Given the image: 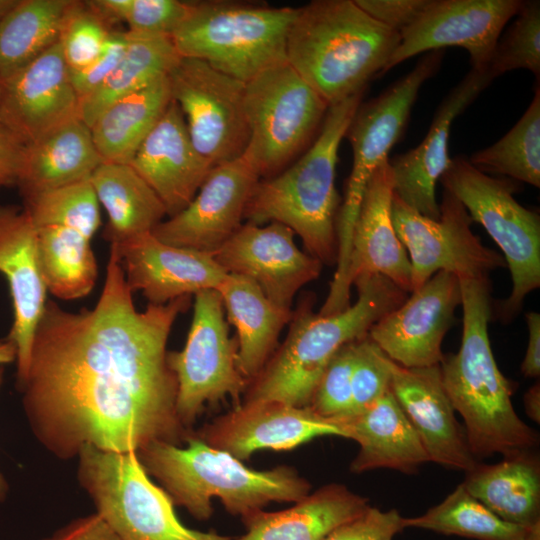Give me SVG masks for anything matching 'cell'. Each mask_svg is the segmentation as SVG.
Returning a JSON list of instances; mask_svg holds the SVG:
<instances>
[{
  "label": "cell",
  "mask_w": 540,
  "mask_h": 540,
  "mask_svg": "<svg viewBox=\"0 0 540 540\" xmlns=\"http://www.w3.org/2000/svg\"><path fill=\"white\" fill-rule=\"evenodd\" d=\"M191 297L139 311L110 247L93 308L71 312L47 300L17 387L30 428L50 453L71 459L86 445L136 452L152 441L185 442L191 432L176 413L167 342Z\"/></svg>",
  "instance_id": "1"
},
{
  "label": "cell",
  "mask_w": 540,
  "mask_h": 540,
  "mask_svg": "<svg viewBox=\"0 0 540 540\" xmlns=\"http://www.w3.org/2000/svg\"><path fill=\"white\" fill-rule=\"evenodd\" d=\"M460 279V278H459ZM463 326L456 354L439 364L442 382L455 412L464 421L469 448L479 461L534 450L538 433L516 413L513 384L495 361L488 332L492 318L489 277L460 279Z\"/></svg>",
  "instance_id": "2"
},
{
  "label": "cell",
  "mask_w": 540,
  "mask_h": 540,
  "mask_svg": "<svg viewBox=\"0 0 540 540\" xmlns=\"http://www.w3.org/2000/svg\"><path fill=\"white\" fill-rule=\"evenodd\" d=\"M184 443L152 441L136 453L147 474L158 480L173 504L185 508L196 520L210 519L214 497L244 522L271 502L295 503L311 491L309 481L291 466L248 468L195 433Z\"/></svg>",
  "instance_id": "3"
},
{
  "label": "cell",
  "mask_w": 540,
  "mask_h": 540,
  "mask_svg": "<svg viewBox=\"0 0 540 540\" xmlns=\"http://www.w3.org/2000/svg\"><path fill=\"white\" fill-rule=\"evenodd\" d=\"M353 286L356 301L336 314L315 313L311 295L300 301L284 342L249 382L242 402L309 406L333 355L345 344L366 337L371 327L409 294L381 275L359 278Z\"/></svg>",
  "instance_id": "4"
},
{
  "label": "cell",
  "mask_w": 540,
  "mask_h": 540,
  "mask_svg": "<svg viewBox=\"0 0 540 540\" xmlns=\"http://www.w3.org/2000/svg\"><path fill=\"white\" fill-rule=\"evenodd\" d=\"M399 42L355 0H316L297 8L286 61L330 107L383 75Z\"/></svg>",
  "instance_id": "5"
},
{
  "label": "cell",
  "mask_w": 540,
  "mask_h": 540,
  "mask_svg": "<svg viewBox=\"0 0 540 540\" xmlns=\"http://www.w3.org/2000/svg\"><path fill=\"white\" fill-rule=\"evenodd\" d=\"M363 94L329 107L311 145L283 171L259 180L244 214L249 223L277 222L289 227L307 253L322 264L333 265L337 260L338 150Z\"/></svg>",
  "instance_id": "6"
},
{
  "label": "cell",
  "mask_w": 540,
  "mask_h": 540,
  "mask_svg": "<svg viewBox=\"0 0 540 540\" xmlns=\"http://www.w3.org/2000/svg\"><path fill=\"white\" fill-rule=\"evenodd\" d=\"M442 55L441 50L426 53L408 74L377 97L361 102L349 124L345 137L352 147L353 162L337 215L336 270L324 301L332 310L350 304L346 274L353 230L368 183L400 140L419 90L440 68Z\"/></svg>",
  "instance_id": "7"
},
{
  "label": "cell",
  "mask_w": 540,
  "mask_h": 540,
  "mask_svg": "<svg viewBox=\"0 0 540 540\" xmlns=\"http://www.w3.org/2000/svg\"><path fill=\"white\" fill-rule=\"evenodd\" d=\"M297 8L239 1L193 2L172 34L181 57L207 62L244 83L286 61V43Z\"/></svg>",
  "instance_id": "8"
},
{
  "label": "cell",
  "mask_w": 540,
  "mask_h": 540,
  "mask_svg": "<svg viewBox=\"0 0 540 540\" xmlns=\"http://www.w3.org/2000/svg\"><path fill=\"white\" fill-rule=\"evenodd\" d=\"M440 181L503 253L512 288L507 298L492 306V317L509 323L525 298L540 287V216L515 199L519 187L514 180L483 173L463 157L452 159Z\"/></svg>",
  "instance_id": "9"
},
{
  "label": "cell",
  "mask_w": 540,
  "mask_h": 540,
  "mask_svg": "<svg viewBox=\"0 0 540 540\" xmlns=\"http://www.w3.org/2000/svg\"><path fill=\"white\" fill-rule=\"evenodd\" d=\"M77 477L96 514L120 540H230L181 523L163 488L152 482L136 452L103 451L90 445L78 455Z\"/></svg>",
  "instance_id": "10"
},
{
  "label": "cell",
  "mask_w": 540,
  "mask_h": 540,
  "mask_svg": "<svg viewBox=\"0 0 540 540\" xmlns=\"http://www.w3.org/2000/svg\"><path fill=\"white\" fill-rule=\"evenodd\" d=\"M249 141L243 156L261 179L271 178L314 141L328 104L287 61L245 83Z\"/></svg>",
  "instance_id": "11"
},
{
  "label": "cell",
  "mask_w": 540,
  "mask_h": 540,
  "mask_svg": "<svg viewBox=\"0 0 540 540\" xmlns=\"http://www.w3.org/2000/svg\"><path fill=\"white\" fill-rule=\"evenodd\" d=\"M186 342L180 351H168L167 362L177 379L176 413L190 431L206 405L230 397L241 403L249 382L237 365V342L217 290L197 292Z\"/></svg>",
  "instance_id": "12"
},
{
  "label": "cell",
  "mask_w": 540,
  "mask_h": 540,
  "mask_svg": "<svg viewBox=\"0 0 540 540\" xmlns=\"http://www.w3.org/2000/svg\"><path fill=\"white\" fill-rule=\"evenodd\" d=\"M439 209V218L431 219L393 195L392 221L408 253L412 291L439 271L460 279H477L506 267L502 254L485 246L473 233L466 208L448 190L444 189Z\"/></svg>",
  "instance_id": "13"
},
{
  "label": "cell",
  "mask_w": 540,
  "mask_h": 540,
  "mask_svg": "<svg viewBox=\"0 0 540 540\" xmlns=\"http://www.w3.org/2000/svg\"><path fill=\"white\" fill-rule=\"evenodd\" d=\"M167 77L196 150L213 167L241 157L249 141L245 83L187 57Z\"/></svg>",
  "instance_id": "14"
},
{
  "label": "cell",
  "mask_w": 540,
  "mask_h": 540,
  "mask_svg": "<svg viewBox=\"0 0 540 540\" xmlns=\"http://www.w3.org/2000/svg\"><path fill=\"white\" fill-rule=\"evenodd\" d=\"M521 0H431L422 15L400 33V42L384 73L420 53L464 48L471 69L488 68L496 43Z\"/></svg>",
  "instance_id": "15"
},
{
  "label": "cell",
  "mask_w": 540,
  "mask_h": 540,
  "mask_svg": "<svg viewBox=\"0 0 540 540\" xmlns=\"http://www.w3.org/2000/svg\"><path fill=\"white\" fill-rule=\"evenodd\" d=\"M461 301L459 277L439 271L377 321L368 336L400 366L439 365L444 357L443 339L456 321Z\"/></svg>",
  "instance_id": "16"
},
{
  "label": "cell",
  "mask_w": 540,
  "mask_h": 540,
  "mask_svg": "<svg viewBox=\"0 0 540 540\" xmlns=\"http://www.w3.org/2000/svg\"><path fill=\"white\" fill-rule=\"evenodd\" d=\"M260 179L243 155L215 166L192 201L151 232L166 244L213 255L242 226Z\"/></svg>",
  "instance_id": "17"
},
{
  "label": "cell",
  "mask_w": 540,
  "mask_h": 540,
  "mask_svg": "<svg viewBox=\"0 0 540 540\" xmlns=\"http://www.w3.org/2000/svg\"><path fill=\"white\" fill-rule=\"evenodd\" d=\"M287 226L243 223L213 254L227 274L254 281L275 304L290 308L297 292L319 278L323 264L296 245Z\"/></svg>",
  "instance_id": "18"
},
{
  "label": "cell",
  "mask_w": 540,
  "mask_h": 540,
  "mask_svg": "<svg viewBox=\"0 0 540 540\" xmlns=\"http://www.w3.org/2000/svg\"><path fill=\"white\" fill-rule=\"evenodd\" d=\"M80 99L59 42L2 81L0 126L25 146L79 118Z\"/></svg>",
  "instance_id": "19"
},
{
  "label": "cell",
  "mask_w": 540,
  "mask_h": 540,
  "mask_svg": "<svg viewBox=\"0 0 540 540\" xmlns=\"http://www.w3.org/2000/svg\"><path fill=\"white\" fill-rule=\"evenodd\" d=\"M196 434L240 461L259 450H291L320 436L344 438L335 419L320 416L310 406L280 401L241 402Z\"/></svg>",
  "instance_id": "20"
},
{
  "label": "cell",
  "mask_w": 540,
  "mask_h": 540,
  "mask_svg": "<svg viewBox=\"0 0 540 540\" xmlns=\"http://www.w3.org/2000/svg\"><path fill=\"white\" fill-rule=\"evenodd\" d=\"M494 79L489 68L471 69L441 102L422 142L389 158L394 195L421 215L439 218L436 184L451 165L448 144L452 123Z\"/></svg>",
  "instance_id": "21"
},
{
  "label": "cell",
  "mask_w": 540,
  "mask_h": 540,
  "mask_svg": "<svg viewBox=\"0 0 540 540\" xmlns=\"http://www.w3.org/2000/svg\"><path fill=\"white\" fill-rule=\"evenodd\" d=\"M132 292L149 304L164 305L182 296L216 289L227 273L209 253L166 244L148 232L110 245Z\"/></svg>",
  "instance_id": "22"
},
{
  "label": "cell",
  "mask_w": 540,
  "mask_h": 540,
  "mask_svg": "<svg viewBox=\"0 0 540 540\" xmlns=\"http://www.w3.org/2000/svg\"><path fill=\"white\" fill-rule=\"evenodd\" d=\"M0 273L6 278L13 320L7 337L17 349V384L28 370L34 334L47 302L36 228L24 208L0 205Z\"/></svg>",
  "instance_id": "23"
},
{
  "label": "cell",
  "mask_w": 540,
  "mask_h": 540,
  "mask_svg": "<svg viewBox=\"0 0 540 540\" xmlns=\"http://www.w3.org/2000/svg\"><path fill=\"white\" fill-rule=\"evenodd\" d=\"M390 390L411 423L429 462L467 472L479 462L442 382L439 365L406 368L390 359Z\"/></svg>",
  "instance_id": "24"
},
{
  "label": "cell",
  "mask_w": 540,
  "mask_h": 540,
  "mask_svg": "<svg viewBox=\"0 0 540 540\" xmlns=\"http://www.w3.org/2000/svg\"><path fill=\"white\" fill-rule=\"evenodd\" d=\"M128 164L154 191L168 217L192 201L214 168L194 147L173 100Z\"/></svg>",
  "instance_id": "25"
},
{
  "label": "cell",
  "mask_w": 540,
  "mask_h": 540,
  "mask_svg": "<svg viewBox=\"0 0 540 540\" xmlns=\"http://www.w3.org/2000/svg\"><path fill=\"white\" fill-rule=\"evenodd\" d=\"M393 174L389 159L368 183L354 226L346 284L381 275L402 290L412 291L411 264L392 221Z\"/></svg>",
  "instance_id": "26"
},
{
  "label": "cell",
  "mask_w": 540,
  "mask_h": 540,
  "mask_svg": "<svg viewBox=\"0 0 540 540\" xmlns=\"http://www.w3.org/2000/svg\"><path fill=\"white\" fill-rule=\"evenodd\" d=\"M359 450L350 464L352 473L389 468L413 473L429 462L417 433L391 390L365 409L335 419Z\"/></svg>",
  "instance_id": "27"
},
{
  "label": "cell",
  "mask_w": 540,
  "mask_h": 540,
  "mask_svg": "<svg viewBox=\"0 0 540 540\" xmlns=\"http://www.w3.org/2000/svg\"><path fill=\"white\" fill-rule=\"evenodd\" d=\"M215 290L227 322L236 329L238 369L250 382L277 349L293 310L272 302L254 281L241 275L227 274Z\"/></svg>",
  "instance_id": "28"
},
{
  "label": "cell",
  "mask_w": 540,
  "mask_h": 540,
  "mask_svg": "<svg viewBox=\"0 0 540 540\" xmlns=\"http://www.w3.org/2000/svg\"><path fill=\"white\" fill-rule=\"evenodd\" d=\"M369 506L366 497L345 485L331 483L310 492L287 509L256 513L244 521L245 534L230 540H323L337 526Z\"/></svg>",
  "instance_id": "29"
},
{
  "label": "cell",
  "mask_w": 540,
  "mask_h": 540,
  "mask_svg": "<svg viewBox=\"0 0 540 540\" xmlns=\"http://www.w3.org/2000/svg\"><path fill=\"white\" fill-rule=\"evenodd\" d=\"M461 484L501 519L526 528L540 526V459L535 449L504 456L495 464L477 462Z\"/></svg>",
  "instance_id": "30"
},
{
  "label": "cell",
  "mask_w": 540,
  "mask_h": 540,
  "mask_svg": "<svg viewBox=\"0 0 540 540\" xmlns=\"http://www.w3.org/2000/svg\"><path fill=\"white\" fill-rule=\"evenodd\" d=\"M90 128L75 118L27 146L17 181L23 200L90 179L102 163Z\"/></svg>",
  "instance_id": "31"
},
{
  "label": "cell",
  "mask_w": 540,
  "mask_h": 540,
  "mask_svg": "<svg viewBox=\"0 0 540 540\" xmlns=\"http://www.w3.org/2000/svg\"><path fill=\"white\" fill-rule=\"evenodd\" d=\"M89 180L108 215L103 237L110 245L151 232L167 216L160 199L128 163L102 162Z\"/></svg>",
  "instance_id": "32"
},
{
  "label": "cell",
  "mask_w": 540,
  "mask_h": 540,
  "mask_svg": "<svg viewBox=\"0 0 540 540\" xmlns=\"http://www.w3.org/2000/svg\"><path fill=\"white\" fill-rule=\"evenodd\" d=\"M167 76L117 99L91 124L103 162H130L172 101Z\"/></svg>",
  "instance_id": "33"
},
{
  "label": "cell",
  "mask_w": 540,
  "mask_h": 540,
  "mask_svg": "<svg viewBox=\"0 0 540 540\" xmlns=\"http://www.w3.org/2000/svg\"><path fill=\"white\" fill-rule=\"evenodd\" d=\"M124 54L106 81L80 99L79 118L90 127L99 114L117 99L167 76L181 56L171 37L126 31Z\"/></svg>",
  "instance_id": "34"
},
{
  "label": "cell",
  "mask_w": 540,
  "mask_h": 540,
  "mask_svg": "<svg viewBox=\"0 0 540 540\" xmlns=\"http://www.w3.org/2000/svg\"><path fill=\"white\" fill-rule=\"evenodd\" d=\"M35 228L39 264L48 292L62 300L87 296L98 277L93 237L59 224Z\"/></svg>",
  "instance_id": "35"
},
{
  "label": "cell",
  "mask_w": 540,
  "mask_h": 540,
  "mask_svg": "<svg viewBox=\"0 0 540 540\" xmlns=\"http://www.w3.org/2000/svg\"><path fill=\"white\" fill-rule=\"evenodd\" d=\"M73 0H19L0 21V78H9L54 45Z\"/></svg>",
  "instance_id": "36"
},
{
  "label": "cell",
  "mask_w": 540,
  "mask_h": 540,
  "mask_svg": "<svg viewBox=\"0 0 540 540\" xmlns=\"http://www.w3.org/2000/svg\"><path fill=\"white\" fill-rule=\"evenodd\" d=\"M403 525L475 540H540V526L526 528L501 519L462 484L422 515L404 517Z\"/></svg>",
  "instance_id": "37"
},
{
  "label": "cell",
  "mask_w": 540,
  "mask_h": 540,
  "mask_svg": "<svg viewBox=\"0 0 540 540\" xmlns=\"http://www.w3.org/2000/svg\"><path fill=\"white\" fill-rule=\"evenodd\" d=\"M469 162L483 173L505 176L540 187V90L518 122L493 145L478 150Z\"/></svg>",
  "instance_id": "38"
},
{
  "label": "cell",
  "mask_w": 540,
  "mask_h": 540,
  "mask_svg": "<svg viewBox=\"0 0 540 540\" xmlns=\"http://www.w3.org/2000/svg\"><path fill=\"white\" fill-rule=\"evenodd\" d=\"M35 226L59 224L93 237L101 224L99 202L90 180L62 186L24 201Z\"/></svg>",
  "instance_id": "39"
},
{
  "label": "cell",
  "mask_w": 540,
  "mask_h": 540,
  "mask_svg": "<svg viewBox=\"0 0 540 540\" xmlns=\"http://www.w3.org/2000/svg\"><path fill=\"white\" fill-rule=\"evenodd\" d=\"M87 3L107 22H125L130 32L169 37L193 8V2L179 0H94Z\"/></svg>",
  "instance_id": "40"
},
{
  "label": "cell",
  "mask_w": 540,
  "mask_h": 540,
  "mask_svg": "<svg viewBox=\"0 0 540 540\" xmlns=\"http://www.w3.org/2000/svg\"><path fill=\"white\" fill-rule=\"evenodd\" d=\"M513 23L501 34L488 68L496 77L525 69L540 76V2L523 1Z\"/></svg>",
  "instance_id": "41"
},
{
  "label": "cell",
  "mask_w": 540,
  "mask_h": 540,
  "mask_svg": "<svg viewBox=\"0 0 540 540\" xmlns=\"http://www.w3.org/2000/svg\"><path fill=\"white\" fill-rule=\"evenodd\" d=\"M111 30L108 22L87 2L75 1L59 35V45L69 70L89 65L101 52Z\"/></svg>",
  "instance_id": "42"
},
{
  "label": "cell",
  "mask_w": 540,
  "mask_h": 540,
  "mask_svg": "<svg viewBox=\"0 0 540 540\" xmlns=\"http://www.w3.org/2000/svg\"><path fill=\"white\" fill-rule=\"evenodd\" d=\"M357 341L345 344L333 355L318 381L309 406L322 417L338 419L350 411Z\"/></svg>",
  "instance_id": "43"
},
{
  "label": "cell",
  "mask_w": 540,
  "mask_h": 540,
  "mask_svg": "<svg viewBox=\"0 0 540 540\" xmlns=\"http://www.w3.org/2000/svg\"><path fill=\"white\" fill-rule=\"evenodd\" d=\"M389 363L390 359L368 335L357 341L351 378V408L346 416L365 409L390 390Z\"/></svg>",
  "instance_id": "44"
},
{
  "label": "cell",
  "mask_w": 540,
  "mask_h": 540,
  "mask_svg": "<svg viewBox=\"0 0 540 540\" xmlns=\"http://www.w3.org/2000/svg\"><path fill=\"white\" fill-rule=\"evenodd\" d=\"M403 520L396 509L369 506L360 515L337 526L323 540H394L405 529Z\"/></svg>",
  "instance_id": "45"
},
{
  "label": "cell",
  "mask_w": 540,
  "mask_h": 540,
  "mask_svg": "<svg viewBox=\"0 0 540 540\" xmlns=\"http://www.w3.org/2000/svg\"><path fill=\"white\" fill-rule=\"evenodd\" d=\"M127 43L126 31H112L99 55L86 67L70 71L72 85L79 99L98 89L120 62Z\"/></svg>",
  "instance_id": "46"
},
{
  "label": "cell",
  "mask_w": 540,
  "mask_h": 540,
  "mask_svg": "<svg viewBox=\"0 0 540 540\" xmlns=\"http://www.w3.org/2000/svg\"><path fill=\"white\" fill-rule=\"evenodd\" d=\"M374 20L401 33L427 9L431 0H355Z\"/></svg>",
  "instance_id": "47"
},
{
  "label": "cell",
  "mask_w": 540,
  "mask_h": 540,
  "mask_svg": "<svg viewBox=\"0 0 540 540\" xmlns=\"http://www.w3.org/2000/svg\"><path fill=\"white\" fill-rule=\"evenodd\" d=\"M26 151L27 146L0 126V188L17 184Z\"/></svg>",
  "instance_id": "48"
},
{
  "label": "cell",
  "mask_w": 540,
  "mask_h": 540,
  "mask_svg": "<svg viewBox=\"0 0 540 540\" xmlns=\"http://www.w3.org/2000/svg\"><path fill=\"white\" fill-rule=\"evenodd\" d=\"M44 540H120L96 514L72 520Z\"/></svg>",
  "instance_id": "49"
},
{
  "label": "cell",
  "mask_w": 540,
  "mask_h": 540,
  "mask_svg": "<svg viewBox=\"0 0 540 540\" xmlns=\"http://www.w3.org/2000/svg\"><path fill=\"white\" fill-rule=\"evenodd\" d=\"M525 319L528 343L521 364V372L525 377L538 378L540 375V314L531 311L526 313Z\"/></svg>",
  "instance_id": "50"
},
{
  "label": "cell",
  "mask_w": 540,
  "mask_h": 540,
  "mask_svg": "<svg viewBox=\"0 0 540 540\" xmlns=\"http://www.w3.org/2000/svg\"><path fill=\"white\" fill-rule=\"evenodd\" d=\"M524 409L527 416L540 423V383L533 384L524 394Z\"/></svg>",
  "instance_id": "51"
},
{
  "label": "cell",
  "mask_w": 540,
  "mask_h": 540,
  "mask_svg": "<svg viewBox=\"0 0 540 540\" xmlns=\"http://www.w3.org/2000/svg\"><path fill=\"white\" fill-rule=\"evenodd\" d=\"M17 349L15 344L6 336L0 338V367L16 361Z\"/></svg>",
  "instance_id": "52"
},
{
  "label": "cell",
  "mask_w": 540,
  "mask_h": 540,
  "mask_svg": "<svg viewBox=\"0 0 540 540\" xmlns=\"http://www.w3.org/2000/svg\"><path fill=\"white\" fill-rule=\"evenodd\" d=\"M19 0H0V21L18 4Z\"/></svg>",
  "instance_id": "53"
},
{
  "label": "cell",
  "mask_w": 540,
  "mask_h": 540,
  "mask_svg": "<svg viewBox=\"0 0 540 540\" xmlns=\"http://www.w3.org/2000/svg\"><path fill=\"white\" fill-rule=\"evenodd\" d=\"M4 367H0V388L3 383ZM8 484L4 476L0 473V502L3 501L7 495Z\"/></svg>",
  "instance_id": "54"
},
{
  "label": "cell",
  "mask_w": 540,
  "mask_h": 540,
  "mask_svg": "<svg viewBox=\"0 0 540 540\" xmlns=\"http://www.w3.org/2000/svg\"><path fill=\"white\" fill-rule=\"evenodd\" d=\"M1 93H2V79L0 78V98H1Z\"/></svg>",
  "instance_id": "55"
}]
</instances>
